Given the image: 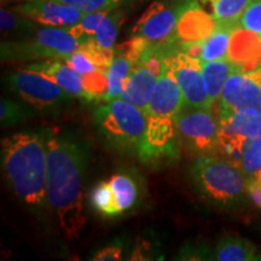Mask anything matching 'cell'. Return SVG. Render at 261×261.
<instances>
[{
	"label": "cell",
	"mask_w": 261,
	"mask_h": 261,
	"mask_svg": "<svg viewBox=\"0 0 261 261\" xmlns=\"http://www.w3.org/2000/svg\"><path fill=\"white\" fill-rule=\"evenodd\" d=\"M184 104L180 87L167 67L159 77L144 112L146 128L138 151L140 161L160 165L179 158L180 138L175 120Z\"/></svg>",
	"instance_id": "obj_2"
},
{
	"label": "cell",
	"mask_w": 261,
	"mask_h": 261,
	"mask_svg": "<svg viewBox=\"0 0 261 261\" xmlns=\"http://www.w3.org/2000/svg\"><path fill=\"white\" fill-rule=\"evenodd\" d=\"M94 125L113 148L138 154L146 128L143 110L122 98L107 100L94 110Z\"/></svg>",
	"instance_id": "obj_5"
},
{
	"label": "cell",
	"mask_w": 261,
	"mask_h": 261,
	"mask_svg": "<svg viewBox=\"0 0 261 261\" xmlns=\"http://www.w3.org/2000/svg\"><path fill=\"white\" fill-rule=\"evenodd\" d=\"M109 184L120 213L122 214L123 212L130 210L138 198V190L135 180L126 174H115L110 178Z\"/></svg>",
	"instance_id": "obj_23"
},
{
	"label": "cell",
	"mask_w": 261,
	"mask_h": 261,
	"mask_svg": "<svg viewBox=\"0 0 261 261\" xmlns=\"http://www.w3.org/2000/svg\"><path fill=\"white\" fill-rule=\"evenodd\" d=\"M47 158V203L69 240H76L86 223L83 184L86 151L69 133L58 127L44 130Z\"/></svg>",
	"instance_id": "obj_1"
},
{
	"label": "cell",
	"mask_w": 261,
	"mask_h": 261,
	"mask_svg": "<svg viewBox=\"0 0 261 261\" xmlns=\"http://www.w3.org/2000/svg\"><path fill=\"white\" fill-rule=\"evenodd\" d=\"M64 62L67 64H69L74 70H76L81 75L90 74L98 70L96 64L90 60L89 56L80 47L76 51H74L73 54H70L69 56L65 57Z\"/></svg>",
	"instance_id": "obj_32"
},
{
	"label": "cell",
	"mask_w": 261,
	"mask_h": 261,
	"mask_svg": "<svg viewBox=\"0 0 261 261\" xmlns=\"http://www.w3.org/2000/svg\"><path fill=\"white\" fill-rule=\"evenodd\" d=\"M58 2L74 6L86 14V12L112 11L129 0H58Z\"/></svg>",
	"instance_id": "obj_30"
},
{
	"label": "cell",
	"mask_w": 261,
	"mask_h": 261,
	"mask_svg": "<svg viewBox=\"0 0 261 261\" xmlns=\"http://www.w3.org/2000/svg\"><path fill=\"white\" fill-rule=\"evenodd\" d=\"M212 9L217 24L240 27V18L252 0H201Z\"/></svg>",
	"instance_id": "obj_21"
},
{
	"label": "cell",
	"mask_w": 261,
	"mask_h": 261,
	"mask_svg": "<svg viewBox=\"0 0 261 261\" xmlns=\"http://www.w3.org/2000/svg\"><path fill=\"white\" fill-rule=\"evenodd\" d=\"M132 67L133 62L129 58L115 52V56H114L107 73L108 93L106 102L107 100L115 99V98H121L125 81L129 75L130 70H132Z\"/></svg>",
	"instance_id": "obj_22"
},
{
	"label": "cell",
	"mask_w": 261,
	"mask_h": 261,
	"mask_svg": "<svg viewBox=\"0 0 261 261\" xmlns=\"http://www.w3.org/2000/svg\"><path fill=\"white\" fill-rule=\"evenodd\" d=\"M18 14L45 27L67 28L76 24L85 12L58 0H27L17 9Z\"/></svg>",
	"instance_id": "obj_14"
},
{
	"label": "cell",
	"mask_w": 261,
	"mask_h": 261,
	"mask_svg": "<svg viewBox=\"0 0 261 261\" xmlns=\"http://www.w3.org/2000/svg\"><path fill=\"white\" fill-rule=\"evenodd\" d=\"M232 163L242 169L248 177L259 173L261 171V136L248 138Z\"/></svg>",
	"instance_id": "obj_24"
},
{
	"label": "cell",
	"mask_w": 261,
	"mask_h": 261,
	"mask_svg": "<svg viewBox=\"0 0 261 261\" xmlns=\"http://www.w3.org/2000/svg\"><path fill=\"white\" fill-rule=\"evenodd\" d=\"M2 166L10 188L24 204L47 201V158L44 133L18 132L2 140Z\"/></svg>",
	"instance_id": "obj_3"
},
{
	"label": "cell",
	"mask_w": 261,
	"mask_h": 261,
	"mask_svg": "<svg viewBox=\"0 0 261 261\" xmlns=\"http://www.w3.org/2000/svg\"><path fill=\"white\" fill-rule=\"evenodd\" d=\"M159 77L160 75L146 67L143 62H137L125 81L121 98L145 112Z\"/></svg>",
	"instance_id": "obj_15"
},
{
	"label": "cell",
	"mask_w": 261,
	"mask_h": 261,
	"mask_svg": "<svg viewBox=\"0 0 261 261\" xmlns=\"http://www.w3.org/2000/svg\"><path fill=\"white\" fill-rule=\"evenodd\" d=\"M179 15V5L171 6L155 2L140 16L133 28V34L160 44L174 37Z\"/></svg>",
	"instance_id": "obj_13"
},
{
	"label": "cell",
	"mask_w": 261,
	"mask_h": 261,
	"mask_svg": "<svg viewBox=\"0 0 261 261\" xmlns=\"http://www.w3.org/2000/svg\"><path fill=\"white\" fill-rule=\"evenodd\" d=\"M83 80L86 91V100H106L108 93L107 73L96 70L83 75Z\"/></svg>",
	"instance_id": "obj_28"
},
{
	"label": "cell",
	"mask_w": 261,
	"mask_h": 261,
	"mask_svg": "<svg viewBox=\"0 0 261 261\" xmlns=\"http://www.w3.org/2000/svg\"><path fill=\"white\" fill-rule=\"evenodd\" d=\"M122 255V248L121 246H107L99 249L94 254L92 260L94 261H116L121 259Z\"/></svg>",
	"instance_id": "obj_34"
},
{
	"label": "cell",
	"mask_w": 261,
	"mask_h": 261,
	"mask_svg": "<svg viewBox=\"0 0 261 261\" xmlns=\"http://www.w3.org/2000/svg\"><path fill=\"white\" fill-rule=\"evenodd\" d=\"M217 27L213 16L201 8L198 0L179 3V15L174 31V39L181 48L187 45L202 42Z\"/></svg>",
	"instance_id": "obj_12"
},
{
	"label": "cell",
	"mask_w": 261,
	"mask_h": 261,
	"mask_svg": "<svg viewBox=\"0 0 261 261\" xmlns=\"http://www.w3.org/2000/svg\"><path fill=\"white\" fill-rule=\"evenodd\" d=\"M259 68H260V69H261V64H260V65H259Z\"/></svg>",
	"instance_id": "obj_37"
},
{
	"label": "cell",
	"mask_w": 261,
	"mask_h": 261,
	"mask_svg": "<svg viewBox=\"0 0 261 261\" xmlns=\"http://www.w3.org/2000/svg\"><path fill=\"white\" fill-rule=\"evenodd\" d=\"M248 197L257 208H261V171L249 177L248 180Z\"/></svg>",
	"instance_id": "obj_33"
},
{
	"label": "cell",
	"mask_w": 261,
	"mask_h": 261,
	"mask_svg": "<svg viewBox=\"0 0 261 261\" xmlns=\"http://www.w3.org/2000/svg\"><path fill=\"white\" fill-rule=\"evenodd\" d=\"M236 28L237 27H232V25L217 24L214 31L211 33L210 37L205 39L202 45V54L200 57L201 64L205 62L227 58L231 37Z\"/></svg>",
	"instance_id": "obj_20"
},
{
	"label": "cell",
	"mask_w": 261,
	"mask_h": 261,
	"mask_svg": "<svg viewBox=\"0 0 261 261\" xmlns=\"http://www.w3.org/2000/svg\"><path fill=\"white\" fill-rule=\"evenodd\" d=\"M80 45V41L67 28L45 27L25 40L2 44V60H64Z\"/></svg>",
	"instance_id": "obj_6"
},
{
	"label": "cell",
	"mask_w": 261,
	"mask_h": 261,
	"mask_svg": "<svg viewBox=\"0 0 261 261\" xmlns=\"http://www.w3.org/2000/svg\"><path fill=\"white\" fill-rule=\"evenodd\" d=\"M227 57L242 69H256L261 64V38L255 33L237 27L231 37Z\"/></svg>",
	"instance_id": "obj_16"
},
{
	"label": "cell",
	"mask_w": 261,
	"mask_h": 261,
	"mask_svg": "<svg viewBox=\"0 0 261 261\" xmlns=\"http://www.w3.org/2000/svg\"><path fill=\"white\" fill-rule=\"evenodd\" d=\"M90 200L94 210L98 213L104 215V217L112 218L121 214L119 208H117L115 197H114L112 187H110L109 182H98L96 187L92 189V191H91Z\"/></svg>",
	"instance_id": "obj_26"
},
{
	"label": "cell",
	"mask_w": 261,
	"mask_h": 261,
	"mask_svg": "<svg viewBox=\"0 0 261 261\" xmlns=\"http://www.w3.org/2000/svg\"><path fill=\"white\" fill-rule=\"evenodd\" d=\"M2 31H10V29L17 28L18 24H24L23 22L19 21L14 14L8 11V10L2 9Z\"/></svg>",
	"instance_id": "obj_36"
},
{
	"label": "cell",
	"mask_w": 261,
	"mask_h": 261,
	"mask_svg": "<svg viewBox=\"0 0 261 261\" xmlns=\"http://www.w3.org/2000/svg\"><path fill=\"white\" fill-rule=\"evenodd\" d=\"M190 174L198 192L217 205L230 207L248 196L249 177L228 160L203 154L196 159Z\"/></svg>",
	"instance_id": "obj_4"
},
{
	"label": "cell",
	"mask_w": 261,
	"mask_h": 261,
	"mask_svg": "<svg viewBox=\"0 0 261 261\" xmlns=\"http://www.w3.org/2000/svg\"><path fill=\"white\" fill-rule=\"evenodd\" d=\"M218 114L226 116L240 109L261 113V69L246 70L238 67L228 76L218 100Z\"/></svg>",
	"instance_id": "obj_9"
},
{
	"label": "cell",
	"mask_w": 261,
	"mask_h": 261,
	"mask_svg": "<svg viewBox=\"0 0 261 261\" xmlns=\"http://www.w3.org/2000/svg\"><path fill=\"white\" fill-rule=\"evenodd\" d=\"M165 62L174 75L187 106L213 109L207 93L200 60L189 56L182 51H175L166 57Z\"/></svg>",
	"instance_id": "obj_10"
},
{
	"label": "cell",
	"mask_w": 261,
	"mask_h": 261,
	"mask_svg": "<svg viewBox=\"0 0 261 261\" xmlns=\"http://www.w3.org/2000/svg\"><path fill=\"white\" fill-rule=\"evenodd\" d=\"M28 117V110L17 102L2 98L0 103V121L2 126H12L15 123L24 121Z\"/></svg>",
	"instance_id": "obj_29"
},
{
	"label": "cell",
	"mask_w": 261,
	"mask_h": 261,
	"mask_svg": "<svg viewBox=\"0 0 261 261\" xmlns=\"http://www.w3.org/2000/svg\"><path fill=\"white\" fill-rule=\"evenodd\" d=\"M179 138L192 151L208 154L219 150V120L212 109L184 104L177 115Z\"/></svg>",
	"instance_id": "obj_7"
},
{
	"label": "cell",
	"mask_w": 261,
	"mask_h": 261,
	"mask_svg": "<svg viewBox=\"0 0 261 261\" xmlns=\"http://www.w3.org/2000/svg\"><path fill=\"white\" fill-rule=\"evenodd\" d=\"M108 12L109 11L86 12L76 24L67 27V29L80 41V44H83V42L90 40L96 34L100 22L103 21V18L106 17Z\"/></svg>",
	"instance_id": "obj_27"
},
{
	"label": "cell",
	"mask_w": 261,
	"mask_h": 261,
	"mask_svg": "<svg viewBox=\"0 0 261 261\" xmlns=\"http://www.w3.org/2000/svg\"><path fill=\"white\" fill-rule=\"evenodd\" d=\"M123 14L120 11H109L103 21L100 22L99 27H98L96 34L93 35L92 40L99 45L103 48H114L115 45L117 34H119V29L122 25L123 22Z\"/></svg>",
	"instance_id": "obj_25"
},
{
	"label": "cell",
	"mask_w": 261,
	"mask_h": 261,
	"mask_svg": "<svg viewBox=\"0 0 261 261\" xmlns=\"http://www.w3.org/2000/svg\"><path fill=\"white\" fill-rule=\"evenodd\" d=\"M8 84L22 99L40 110L56 109L73 98L46 75L27 68L9 75Z\"/></svg>",
	"instance_id": "obj_8"
},
{
	"label": "cell",
	"mask_w": 261,
	"mask_h": 261,
	"mask_svg": "<svg viewBox=\"0 0 261 261\" xmlns=\"http://www.w3.org/2000/svg\"><path fill=\"white\" fill-rule=\"evenodd\" d=\"M219 150L233 162L248 138L261 136V113L255 109H240L219 117Z\"/></svg>",
	"instance_id": "obj_11"
},
{
	"label": "cell",
	"mask_w": 261,
	"mask_h": 261,
	"mask_svg": "<svg viewBox=\"0 0 261 261\" xmlns=\"http://www.w3.org/2000/svg\"><path fill=\"white\" fill-rule=\"evenodd\" d=\"M212 257L218 261H257L261 260V253L246 238L225 236L218 241Z\"/></svg>",
	"instance_id": "obj_18"
},
{
	"label": "cell",
	"mask_w": 261,
	"mask_h": 261,
	"mask_svg": "<svg viewBox=\"0 0 261 261\" xmlns=\"http://www.w3.org/2000/svg\"><path fill=\"white\" fill-rule=\"evenodd\" d=\"M237 68L236 64L228 60V57L202 63V71H203L207 93L213 107L217 100H219L228 76Z\"/></svg>",
	"instance_id": "obj_19"
},
{
	"label": "cell",
	"mask_w": 261,
	"mask_h": 261,
	"mask_svg": "<svg viewBox=\"0 0 261 261\" xmlns=\"http://www.w3.org/2000/svg\"><path fill=\"white\" fill-rule=\"evenodd\" d=\"M27 69L46 75L73 97L86 99L83 75L74 70L69 64L52 60L28 64Z\"/></svg>",
	"instance_id": "obj_17"
},
{
	"label": "cell",
	"mask_w": 261,
	"mask_h": 261,
	"mask_svg": "<svg viewBox=\"0 0 261 261\" xmlns=\"http://www.w3.org/2000/svg\"><path fill=\"white\" fill-rule=\"evenodd\" d=\"M240 27L261 38V0H252L240 18Z\"/></svg>",
	"instance_id": "obj_31"
},
{
	"label": "cell",
	"mask_w": 261,
	"mask_h": 261,
	"mask_svg": "<svg viewBox=\"0 0 261 261\" xmlns=\"http://www.w3.org/2000/svg\"><path fill=\"white\" fill-rule=\"evenodd\" d=\"M179 259L181 260H212V254L204 252L203 247H184L181 253L179 254Z\"/></svg>",
	"instance_id": "obj_35"
}]
</instances>
